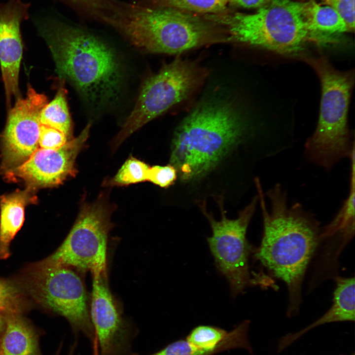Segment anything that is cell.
Instances as JSON below:
<instances>
[{
	"mask_svg": "<svg viewBox=\"0 0 355 355\" xmlns=\"http://www.w3.org/2000/svg\"><path fill=\"white\" fill-rule=\"evenodd\" d=\"M254 181L264 225L254 257L286 284L287 313L292 315L299 308L304 276L320 238L319 225L299 204L287 206L286 194L280 184L266 193L271 204L268 210L260 180L257 178Z\"/></svg>",
	"mask_w": 355,
	"mask_h": 355,
	"instance_id": "1",
	"label": "cell"
},
{
	"mask_svg": "<svg viewBox=\"0 0 355 355\" xmlns=\"http://www.w3.org/2000/svg\"><path fill=\"white\" fill-rule=\"evenodd\" d=\"M60 79L68 80L87 103L97 107L116 100L123 79L113 50L84 29L54 19L36 23Z\"/></svg>",
	"mask_w": 355,
	"mask_h": 355,
	"instance_id": "2",
	"label": "cell"
},
{
	"mask_svg": "<svg viewBox=\"0 0 355 355\" xmlns=\"http://www.w3.org/2000/svg\"><path fill=\"white\" fill-rule=\"evenodd\" d=\"M101 21L130 43L150 53L169 54L211 44L232 42L223 26L204 15L168 7H151L117 1Z\"/></svg>",
	"mask_w": 355,
	"mask_h": 355,
	"instance_id": "3",
	"label": "cell"
},
{
	"mask_svg": "<svg viewBox=\"0 0 355 355\" xmlns=\"http://www.w3.org/2000/svg\"><path fill=\"white\" fill-rule=\"evenodd\" d=\"M246 128L245 121L232 103L218 100L202 103L176 129L171 165L182 181L200 179L241 141Z\"/></svg>",
	"mask_w": 355,
	"mask_h": 355,
	"instance_id": "4",
	"label": "cell"
},
{
	"mask_svg": "<svg viewBox=\"0 0 355 355\" xmlns=\"http://www.w3.org/2000/svg\"><path fill=\"white\" fill-rule=\"evenodd\" d=\"M205 16L225 28L232 42L281 54L295 55L307 42H320L309 30L306 2L270 0L252 14L228 11Z\"/></svg>",
	"mask_w": 355,
	"mask_h": 355,
	"instance_id": "5",
	"label": "cell"
},
{
	"mask_svg": "<svg viewBox=\"0 0 355 355\" xmlns=\"http://www.w3.org/2000/svg\"><path fill=\"white\" fill-rule=\"evenodd\" d=\"M302 58L316 72L321 87L318 123L305 143V153L309 161L329 170L355 152L347 121L354 72L336 70L323 55Z\"/></svg>",
	"mask_w": 355,
	"mask_h": 355,
	"instance_id": "6",
	"label": "cell"
},
{
	"mask_svg": "<svg viewBox=\"0 0 355 355\" xmlns=\"http://www.w3.org/2000/svg\"><path fill=\"white\" fill-rule=\"evenodd\" d=\"M208 71L177 56L142 83L135 107L112 141L116 148L128 137L169 108L188 98L204 82Z\"/></svg>",
	"mask_w": 355,
	"mask_h": 355,
	"instance_id": "7",
	"label": "cell"
},
{
	"mask_svg": "<svg viewBox=\"0 0 355 355\" xmlns=\"http://www.w3.org/2000/svg\"><path fill=\"white\" fill-rule=\"evenodd\" d=\"M112 209L106 194L81 206L71 231L61 246L39 263L75 268L82 272L106 273L108 233Z\"/></svg>",
	"mask_w": 355,
	"mask_h": 355,
	"instance_id": "8",
	"label": "cell"
},
{
	"mask_svg": "<svg viewBox=\"0 0 355 355\" xmlns=\"http://www.w3.org/2000/svg\"><path fill=\"white\" fill-rule=\"evenodd\" d=\"M29 287L45 307L64 317L75 334L89 339L93 351L96 342L87 305V295L80 277L71 268L39 263L30 274Z\"/></svg>",
	"mask_w": 355,
	"mask_h": 355,
	"instance_id": "9",
	"label": "cell"
},
{
	"mask_svg": "<svg viewBox=\"0 0 355 355\" xmlns=\"http://www.w3.org/2000/svg\"><path fill=\"white\" fill-rule=\"evenodd\" d=\"M257 202V196L235 219L227 218L223 210L220 220L204 211L212 230V235L207 238L211 251L217 269L228 281L233 296L243 292L251 282L246 233Z\"/></svg>",
	"mask_w": 355,
	"mask_h": 355,
	"instance_id": "10",
	"label": "cell"
},
{
	"mask_svg": "<svg viewBox=\"0 0 355 355\" xmlns=\"http://www.w3.org/2000/svg\"><path fill=\"white\" fill-rule=\"evenodd\" d=\"M47 97L28 85L25 98L16 100L8 110L0 135V174H5L27 161L38 147L40 112Z\"/></svg>",
	"mask_w": 355,
	"mask_h": 355,
	"instance_id": "11",
	"label": "cell"
},
{
	"mask_svg": "<svg viewBox=\"0 0 355 355\" xmlns=\"http://www.w3.org/2000/svg\"><path fill=\"white\" fill-rule=\"evenodd\" d=\"M91 125L89 123L77 137L59 148H38L24 163L5 173V177L10 180L21 179L34 190L56 186L74 177L77 173L75 160L85 146Z\"/></svg>",
	"mask_w": 355,
	"mask_h": 355,
	"instance_id": "12",
	"label": "cell"
},
{
	"mask_svg": "<svg viewBox=\"0 0 355 355\" xmlns=\"http://www.w3.org/2000/svg\"><path fill=\"white\" fill-rule=\"evenodd\" d=\"M93 275L89 311L95 336L94 355H131L134 335L116 306L107 283V273Z\"/></svg>",
	"mask_w": 355,
	"mask_h": 355,
	"instance_id": "13",
	"label": "cell"
},
{
	"mask_svg": "<svg viewBox=\"0 0 355 355\" xmlns=\"http://www.w3.org/2000/svg\"><path fill=\"white\" fill-rule=\"evenodd\" d=\"M30 5L22 0L0 2V65L8 110L11 99L21 97L19 88L23 53L20 26L29 17Z\"/></svg>",
	"mask_w": 355,
	"mask_h": 355,
	"instance_id": "14",
	"label": "cell"
},
{
	"mask_svg": "<svg viewBox=\"0 0 355 355\" xmlns=\"http://www.w3.org/2000/svg\"><path fill=\"white\" fill-rule=\"evenodd\" d=\"M35 190L27 187L0 197V259L10 254V242L20 229L24 220L25 208L35 204L37 197Z\"/></svg>",
	"mask_w": 355,
	"mask_h": 355,
	"instance_id": "15",
	"label": "cell"
},
{
	"mask_svg": "<svg viewBox=\"0 0 355 355\" xmlns=\"http://www.w3.org/2000/svg\"><path fill=\"white\" fill-rule=\"evenodd\" d=\"M336 286L334 292L333 304L328 311L320 319L296 333L284 337L281 341V350L290 344L309 330L326 323L354 321L355 279L354 278H336Z\"/></svg>",
	"mask_w": 355,
	"mask_h": 355,
	"instance_id": "16",
	"label": "cell"
},
{
	"mask_svg": "<svg viewBox=\"0 0 355 355\" xmlns=\"http://www.w3.org/2000/svg\"><path fill=\"white\" fill-rule=\"evenodd\" d=\"M0 355H41L38 336L20 313L4 316Z\"/></svg>",
	"mask_w": 355,
	"mask_h": 355,
	"instance_id": "17",
	"label": "cell"
},
{
	"mask_svg": "<svg viewBox=\"0 0 355 355\" xmlns=\"http://www.w3.org/2000/svg\"><path fill=\"white\" fill-rule=\"evenodd\" d=\"M309 30L322 42H332L333 35L349 31L343 17L328 5H321L315 0L306 1Z\"/></svg>",
	"mask_w": 355,
	"mask_h": 355,
	"instance_id": "18",
	"label": "cell"
},
{
	"mask_svg": "<svg viewBox=\"0 0 355 355\" xmlns=\"http://www.w3.org/2000/svg\"><path fill=\"white\" fill-rule=\"evenodd\" d=\"M65 81L60 86L54 98L47 103L40 114L41 124L53 127L65 133L69 140L72 139V125L69 113Z\"/></svg>",
	"mask_w": 355,
	"mask_h": 355,
	"instance_id": "19",
	"label": "cell"
},
{
	"mask_svg": "<svg viewBox=\"0 0 355 355\" xmlns=\"http://www.w3.org/2000/svg\"><path fill=\"white\" fill-rule=\"evenodd\" d=\"M351 174L350 192L348 198L333 220L320 233V237L333 235L339 231L343 235L351 236L355 231V152L350 157Z\"/></svg>",
	"mask_w": 355,
	"mask_h": 355,
	"instance_id": "20",
	"label": "cell"
},
{
	"mask_svg": "<svg viewBox=\"0 0 355 355\" xmlns=\"http://www.w3.org/2000/svg\"><path fill=\"white\" fill-rule=\"evenodd\" d=\"M146 6L168 7L201 14H213L229 11L228 0H146Z\"/></svg>",
	"mask_w": 355,
	"mask_h": 355,
	"instance_id": "21",
	"label": "cell"
},
{
	"mask_svg": "<svg viewBox=\"0 0 355 355\" xmlns=\"http://www.w3.org/2000/svg\"><path fill=\"white\" fill-rule=\"evenodd\" d=\"M149 166L134 157H129L115 176L106 182L107 186H123L147 181Z\"/></svg>",
	"mask_w": 355,
	"mask_h": 355,
	"instance_id": "22",
	"label": "cell"
},
{
	"mask_svg": "<svg viewBox=\"0 0 355 355\" xmlns=\"http://www.w3.org/2000/svg\"><path fill=\"white\" fill-rule=\"evenodd\" d=\"M21 298L18 289L11 283L0 279V314L20 313Z\"/></svg>",
	"mask_w": 355,
	"mask_h": 355,
	"instance_id": "23",
	"label": "cell"
},
{
	"mask_svg": "<svg viewBox=\"0 0 355 355\" xmlns=\"http://www.w3.org/2000/svg\"><path fill=\"white\" fill-rule=\"evenodd\" d=\"M68 141L63 132L55 128L41 124L38 146L45 149H56L63 146Z\"/></svg>",
	"mask_w": 355,
	"mask_h": 355,
	"instance_id": "24",
	"label": "cell"
},
{
	"mask_svg": "<svg viewBox=\"0 0 355 355\" xmlns=\"http://www.w3.org/2000/svg\"><path fill=\"white\" fill-rule=\"evenodd\" d=\"M177 176V171L172 165H156L149 167L147 181L161 187L166 188L174 183Z\"/></svg>",
	"mask_w": 355,
	"mask_h": 355,
	"instance_id": "25",
	"label": "cell"
},
{
	"mask_svg": "<svg viewBox=\"0 0 355 355\" xmlns=\"http://www.w3.org/2000/svg\"><path fill=\"white\" fill-rule=\"evenodd\" d=\"M324 3L337 11L346 22L349 31L355 29V0H323Z\"/></svg>",
	"mask_w": 355,
	"mask_h": 355,
	"instance_id": "26",
	"label": "cell"
},
{
	"mask_svg": "<svg viewBox=\"0 0 355 355\" xmlns=\"http://www.w3.org/2000/svg\"><path fill=\"white\" fill-rule=\"evenodd\" d=\"M270 0H228L233 5L244 8H259Z\"/></svg>",
	"mask_w": 355,
	"mask_h": 355,
	"instance_id": "27",
	"label": "cell"
},
{
	"mask_svg": "<svg viewBox=\"0 0 355 355\" xmlns=\"http://www.w3.org/2000/svg\"><path fill=\"white\" fill-rule=\"evenodd\" d=\"M77 343L75 342L70 348V350L68 355H73L75 352V348L76 347ZM61 351V347L59 348L55 355H60V352Z\"/></svg>",
	"mask_w": 355,
	"mask_h": 355,
	"instance_id": "28",
	"label": "cell"
},
{
	"mask_svg": "<svg viewBox=\"0 0 355 355\" xmlns=\"http://www.w3.org/2000/svg\"><path fill=\"white\" fill-rule=\"evenodd\" d=\"M2 323H3V322H2V319H1V315H0V332L1 331H2V327H3V324H2Z\"/></svg>",
	"mask_w": 355,
	"mask_h": 355,
	"instance_id": "29",
	"label": "cell"
}]
</instances>
